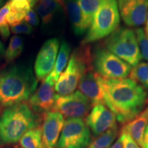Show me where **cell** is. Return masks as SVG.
Masks as SVG:
<instances>
[{"instance_id":"4","label":"cell","mask_w":148,"mask_h":148,"mask_svg":"<svg viewBox=\"0 0 148 148\" xmlns=\"http://www.w3.org/2000/svg\"><path fill=\"white\" fill-rule=\"evenodd\" d=\"M91 69L92 53L90 47H81L75 49L67 66L56 83V92L61 96L73 93L83 75Z\"/></svg>"},{"instance_id":"28","label":"cell","mask_w":148,"mask_h":148,"mask_svg":"<svg viewBox=\"0 0 148 148\" xmlns=\"http://www.w3.org/2000/svg\"><path fill=\"white\" fill-rule=\"evenodd\" d=\"M10 30L14 34H30L33 32L34 29L32 25L23 21L17 25L11 27Z\"/></svg>"},{"instance_id":"15","label":"cell","mask_w":148,"mask_h":148,"mask_svg":"<svg viewBox=\"0 0 148 148\" xmlns=\"http://www.w3.org/2000/svg\"><path fill=\"white\" fill-rule=\"evenodd\" d=\"M97 76V73L90 70L83 75L78 84L79 91L89 99L92 106L99 103L104 104Z\"/></svg>"},{"instance_id":"6","label":"cell","mask_w":148,"mask_h":148,"mask_svg":"<svg viewBox=\"0 0 148 148\" xmlns=\"http://www.w3.org/2000/svg\"><path fill=\"white\" fill-rule=\"evenodd\" d=\"M105 47L130 65L134 66L141 60L136 34L132 29L119 27L105 41Z\"/></svg>"},{"instance_id":"17","label":"cell","mask_w":148,"mask_h":148,"mask_svg":"<svg viewBox=\"0 0 148 148\" xmlns=\"http://www.w3.org/2000/svg\"><path fill=\"white\" fill-rule=\"evenodd\" d=\"M34 10L41 18L42 24L47 25L52 21L56 14L62 9L60 0H38Z\"/></svg>"},{"instance_id":"37","label":"cell","mask_w":148,"mask_h":148,"mask_svg":"<svg viewBox=\"0 0 148 148\" xmlns=\"http://www.w3.org/2000/svg\"><path fill=\"white\" fill-rule=\"evenodd\" d=\"M5 0H0V8L3 6V4H4Z\"/></svg>"},{"instance_id":"14","label":"cell","mask_w":148,"mask_h":148,"mask_svg":"<svg viewBox=\"0 0 148 148\" xmlns=\"http://www.w3.org/2000/svg\"><path fill=\"white\" fill-rule=\"evenodd\" d=\"M64 116L56 111L45 113L42 129V145L43 148H54L64 123Z\"/></svg>"},{"instance_id":"29","label":"cell","mask_w":148,"mask_h":148,"mask_svg":"<svg viewBox=\"0 0 148 148\" xmlns=\"http://www.w3.org/2000/svg\"><path fill=\"white\" fill-rule=\"evenodd\" d=\"M26 14H27L21 13V12H16V11L10 10V12H8L6 16L7 22H8V25H10L11 27L14 26V25H17L18 23L23 21V19H25Z\"/></svg>"},{"instance_id":"1","label":"cell","mask_w":148,"mask_h":148,"mask_svg":"<svg viewBox=\"0 0 148 148\" xmlns=\"http://www.w3.org/2000/svg\"><path fill=\"white\" fill-rule=\"evenodd\" d=\"M97 77L103 103L119 123H126L142 112L148 94L139 84L130 78L106 79L99 75Z\"/></svg>"},{"instance_id":"5","label":"cell","mask_w":148,"mask_h":148,"mask_svg":"<svg viewBox=\"0 0 148 148\" xmlns=\"http://www.w3.org/2000/svg\"><path fill=\"white\" fill-rule=\"evenodd\" d=\"M120 14L116 0H101L100 4L82 45H87L109 36L117 29Z\"/></svg>"},{"instance_id":"35","label":"cell","mask_w":148,"mask_h":148,"mask_svg":"<svg viewBox=\"0 0 148 148\" xmlns=\"http://www.w3.org/2000/svg\"><path fill=\"white\" fill-rule=\"evenodd\" d=\"M10 1H14V0H10ZM29 3V5H30L31 8H34V5H36V3H37V1H38V0H26Z\"/></svg>"},{"instance_id":"26","label":"cell","mask_w":148,"mask_h":148,"mask_svg":"<svg viewBox=\"0 0 148 148\" xmlns=\"http://www.w3.org/2000/svg\"><path fill=\"white\" fill-rule=\"evenodd\" d=\"M134 32L136 34L141 58L148 61V34L145 33V29L141 27L136 29Z\"/></svg>"},{"instance_id":"32","label":"cell","mask_w":148,"mask_h":148,"mask_svg":"<svg viewBox=\"0 0 148 148\" xmlns=\"http://www.w3.org/2000/svg\"><path fill=\"white\" fill-rule=\"evenodd\" d=\"M110 148H123V140H122L121 136H120L118 139L116 140L115 143H114L110 146Z\"/></svg>"},{"instance_id":"13","label":"cell","mask_w":148,"mask_h":148,"mask_svg":"<svg viewBox=\"0 0 148 148\" xmlns=\"http://www.w3.org/2000/svg\"><path fill=\"white\" fill-rule=\"evenodd\" d=\"M56 82L49 76L44 79L36 91L28 99V105L36 112H47L52 110L55 103Z\"/></svg>"},{"instance_id":"25","label":"cell","mask_w":148,"mask_h":148,"mask_svg":"<svg viewBox=\"0 0 148 148\" xmlns=\"http://www.w3.org/2000/svg\"><path fill=\"white\" fill-rule=\"evenodd\" d=\"M10 10L8 3H6L0 8V35L5 41L10 35V29L6 20V16L10 12Z\"/></svg>"},{"instance_id":"24","label":"cell","mask_w":148,"mask_h":148,"mask_svg":"<svg viewBox=\"0 0 148 148\" xmlns=\"http://www.w3.org/2000/svg\"><path fill=\"white\" fill-rule=\"evenodd\" d=\"M129 75L130 78L139 83L148 90V62H140L135 65Z\"/></svg>"},{"instance_id":"20","label":"cell","mask_w":148,"mask_h":148,"mask_svg":"<svg viewBox=\"0 0 148 148\" xmlns=\"http://www.w3.org/2000/svg\"><path fill=\"white\" fill-rule=\"evenodd\" d=\"M82 14L83 21L86 29L89 28L97 12L101 0H76Z\"/></svg>"},{"instance_id":"19","label":"cell","mask_w":148,"mask_h":148,"mask_svg":"<svg viewBox=\"0 0 148 148\" xmlns=\"http://www.w3.org/2000/svg\"><path fill=\"white\" fill-rule=\"evenodd\" d=\"M70 52H71V46L67 42L63 40L61 43L60 50L57 56L56 61L54 64V67H53L52 71L48 75V76L51 79H53L56 83L58 81L60 74L62 73L67 64Z\"/></svg>"},{"instance_id":"27","label":"cell","mask_w":148,"mask_h":148,"mask_svg":"<svg viewBox=\"0 0 148 148\" xmlns=\"http://www.w3.org/2000/svg\"><path fill=\"white\" fill-rule=\"evenodd\" d=\"M8 3L11 10L21 12V13L27 14L28 11L32 8L29 2L26 0H14V1H10Z\"/></svg>"},{"instance_id":"18","label":"cell","mask_w":148,"mask_h":148,"mask_svg":"<svg viewBox=\"0 0 148 148\" xmlns=\"http://www.w3.org/2000/svg\"><path fill=\"white\" fill-rule=\"evenodd\" d=\"M64 3L74 34L77 36L84 34L87 29L84 25L82 12L77 1L64 0Z\"/></svg>"},{"instance_id":"36","label":"cell","mask_w":148,"mask_h":148,"mask_svg":"<svg viewBox=\"0 0 148 148\" xmlns=\"http://www.w3.org/2000/svg\"><path fill=\"white\" fill-rule=\"evenodd\" d=\"M145 32L146 34H148V12L147 14V18H146V25L145 28Z\"/></svg>"},{"instance_id":"33","label":"cell","mask_w":148,"mask_h":148,"mask_svg":"<svg viewBox=\"0 0 148 148\" xmlns=\"http://www.w3.org/2000/svg\"><path fill=\"white\" fill-rule=\"evenodd\" d=\"M143 148H148V126L145 129L143 136Z\"/></svg>"},{"instance_id":"30","label":"cell","mask_w":148,"mask_h":148,"mask_svg":"<svg viewBox=\"0 0 148 148\" xmlns=\"http://www.w3.org/2000/svg\"><path fill=\"white\" fill-rule=\"evenodd\" d=\"M24 21H26L27 23H29L32 26L36 27L39 25V17H38L36 12H35V10L32 8H31L28 11Z\"/></svg>"},{"instance_id":"39","label":"cell","mask_w":148,"mask_h":148,"mask_svg":"<svg viewBox=\"0 0 148 148\" xmlns=\"http://www.w3.org/2000/svg\"><path fill=\"white\" fill-rule=\"evenodd\" d=\"M40 148H43V147H42H42H40Z\"/></svg>"},{"instance_id":"22","label":"cell","mask_w":148,"mask_h":148,"mask_svg":"<svg viewBox=\"0 0 148 148\" xmlns=\"http://www.w3.org/2000/svg\"><path fill=\"white\" fill-rule=\"evenodd\" d=\"M119 134L117 126L110 128L99 135L90 145L88 148H108L112 145Z\"/></svg>"},{"instance_id":"8","label":"cell","mask_w":148,"mask_h":148,"mask_svg":"<svg viewBox=\"0 0 148 148\" xmlns=\"http://www.w3.org/2000/svg\"><path fill=\"white\" fill-rule=\"evenodd\" d=\"M91 140L90 130L82 119L71 118L64 121L57 148H86Z\"/></svg>"},{"instance_id":"3","label":"cell","mask_w":148,"mask_h":148,"mask_svg":"<svg viewBox=\"0 0 148 148\" xmlns=\"http://www.w3.org/2000/svg\"><path fill=\"white\" fill-rule=\"evenodd\" d=\"M28 104L18 103L0 115V145L15 143L27 131L37 127L40 119Z\"/></svg>"},{"instance_id":"34","label":"cell","mask_w":148,"mask_h":148,"mask_svg":"<svg viewBox=\"0 0 148 148\" xmlns=\"http://www.w3.org/2000/svg\"><path fill=\"white\" fill-rule=\"evenodd\" d=\"M4 53H5V49H4V46H3L2 42L0 40V60L2 58V57H4Z\"/></svg>"},{"instance_id":"21","label":"cell","mask_w":148,"mask_h":148,"mask_svg":"<svg viewBox=\"0 0 148 148\" xmlns=\"http://www.w3.org/2000/svg\"><path fill=\"white\" fill-rule=\"evenodd\" d=\"M24 42L23 38L20 36L14 35L10 38L8 46L5 51L4 58L7 63L13 62L23 52Z\"/></svg>"},{"instance_id":"9","label":"cell","mask_w":148,"mask_h":148,"mask_svg":"<svg viewBox=\"0 0 148 148\" xmlns=\"http://www.w3.org/2000/svg\"><path fill=\"white\" fill-rule=\"evenodd\" d=\"M90 101L79 90L68 95L56 97L52 111H56L67 119L86 117L92 107Z\"/></svg>"},{"instance_id":"23","label":"cell","mask_w":148,"mask_h":148,"mask_svg":"<svg viewBox=\"0 0 148 148\" xmlns=\"http://www.w3.org/2000/svg\"><path fill=\"white\" fill-rule=\"evenodd\" d=\"M20 145L23 148H40L42 147V130L35 127L27 131L20 139Z\"/></svg>"},{"instance_id":"7","label":"cell","mask_w":148,"mask_h":148,"mask_svg":"<svg viewBox=\"0 0 148 148\" xmlns=\"http://www.w3.org/2000/svg\"><path fill=\"white\" fill-rule=\"evenodd\" d=\"M92 68L96 73L106 79L125 78L132 69L127 62L101 47L92 51Z\"/></svg>"},{"instance_id":"10","label":"cell","mask_w":148,"mask_h":148,"mask_svg":"<svg viewBox=\"0 0 148 148\" xmlns=\"http://www.w3.org/2000/svg\"><path fill=\"white\" fill-rule=\"evenodd\" d=\"M59 47L60 41L57 38L48 39L42 45L37 54L34 63L35 77L37 79H45L52 71Z\"/></svg>"},{"instance_id":"38","label":"cell","mask_w":148,"mask_h":148,"mask_svg":"<svg viewBox=\"0 0 148 148\" xmlns=\"http://www.w3.org/2000/svg\"><path fill=\"white\" fill-rule=\"evenodd\" d=\"M145 114H146V117H147V123H148V106L146 108V109L145 110Z\"/></svg>"},{"instance_id":"31","label":"cell","mask_w":148,"mask_h":148,"mask_svg":"<svg viewBox=\"0 0 148 148\" xmlns=\"http://www.w3.org/2000/svg\"><path fill=\"white\" fill-rule=\"evenodd\" d=\"M121 136L123 140V148H140L138 144L127 133L121 132Z\"/></svg>"},{"instance_id":"12","label":"cell","mask_w":148,"mask_h":148,"mask_svg":"<svg viewBox=\"0 0 148 148\" xmlns=\"http://www.w3.org/2000/svg\"><path fill=\"white\" fill-rule=\"evenodd\" d=\"M116 116L103 103L93 106L86 117V123L95 136H99L108 130L117 126Z\"/></svg>"},{"instance_id":"11","label":"cell","mask_w":148,"mask_h":148,"mask_svg":"<svg viewBox=\"0 0 148 148\" xmlns=\"http://www.w3.org/2000/svg\"><path fill=\"white\" fill-rule=\"evenodd\" d=\"M122 20L128 26H139L146 22L148 0H116Z\"/></svg>"},{"instance_id":"16","label":"cell","mask_w":148,"mask_h":148,"mask_svg":"<svg viewBox=\"0 0 148 148\" xmlns=\"http://www.w3.org/2000/svg\"><path fill=\"white\" fill-rule=\"evenodd\" d=\"M147 119L145 111L125 123L122 127L121 132L127 133L132 137L140 148H143V136L147 127Z\"/></svg>"},{"instance_id":"2","label":"cell","mask_w":148,"mask_h":148,"mask_svg":"<svg viewBox=\"0 0 148 148\" xmlns=\"http://www.w3.org/2000/svg\"><path fill=\"white\" fill-rule=\"evenodd\" d=\"M37 85L29 66L14 64L0 70V112L28 100Z\"/></svg>"}]
</instances>
